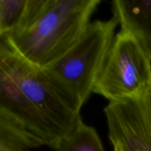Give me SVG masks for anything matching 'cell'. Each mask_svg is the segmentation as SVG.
<instances>
[{
    "mask_svg": "<svg viewBox=\"0 0 151 151\" xmlns=\"http://www.w3.org/2000/svg\"><path fill=\"white\" fill-rule=\"evenodd\" d=\"M100 0H47L30 24L5 34L13 50L28 63L45 69L81 38Z\"/></svg>",
    "mask_w": 151,
    "mask_h": 151,
    "instance_id": "cell-1",
    "label": "cell"
},
{
    "mask_svg": "<svg viewBox=\"0 0 151 151\" xmlns=\"http://www.w3.org/2000/svg\"><path fill=\"white\" fill-rule=\"evenodd\" d=\"M119 24L115 17L91 22L78 42L43 69L60 92L81 111L93 93Z\"/></svg>",
    "mask_w": 151,
    "mask_h": 151,
    "instance_id": "cell-2",
    "label": "cell"
},
{
    "mask_svg": "<svg viewBox=\"0 0 151 151\" xmlns=\"http://www.w3.org/2000/svg\"><path fill=\"white\" fill-rule=\"evenodd\" d=\"M0 65L62 137L82 120L81 111L60 92L44 69L28 63L19 55L5 35L0 38Z\"/></svg>",
    "mask_w": 151,
    "mask_h": 151,
    "instance_id": "cell-3",
    "label": "cell"
},
{
    "mask_svg": "<svg viewBox=\"0 0 151 151\" xmlns=\"http://www.w3.org/2000/svg\"><path fill=\"white\" fill-rule=\"evenodd\" d=\"M151 91V58L137 39L120 29L115 35L93 93L119 103Z\"/></svg>",
    "mask_w": 151,
    "mask_h": 151,
    "instance_id": "cell-4",
    "label": "cell"
},
{
    "mask_svg": "<svg viewBox=\"0 0 151 151\" xmlns=\"http://www.w3.org/2000/svg\"><path fill=\"white\" fill-rule=\"evenodd\" d=\"M0 119L24 134L35 148L55 150L62 136L26 98L13 78L0 65Z\"/></svg>",
    "mask_w": 151,
    "mask_h": 151,
    "instance_id": "cell-5",
    "label": "cell"
},
{
    "mask_svg": "<svg viewBox=\"0 0 151 151\" xmlns=\"http://www.w3.org/2000/svg\"><path fill=\"white\" fill-rule=\"evenodd\" d=\"M115 151H151V91L140 98L109 103L104 109Z\"/></svg>",
    "mask_w": 151,
    "mask_h": 151,
    "instance_id": "cell-6",
    "label": "cell"
},
{
    "mask_svg": "<svg viewBox=\"0 0 151 151\" xmlns=\"http://www.w3.org/2000/svg\"><path fill=\"white\" fill-rule=\"evenodd\" d=\"M111 4L120 29L132 35L151 58V0H114Z\"/></svg>",
    "mask_w": 151,
    "mask_h": 151,
    "instance_id": "cell-7",
    "label": "cell"
},
{
    "mask_svg": "<svg viewBox=\"0 0 151 151\" xmlns=\"http://www.w3.org/2000/svg\"><path fill=\"white\" fill-rule=\"evenodd\" d=\"M56 151H106L95 128L80 121L71 132L59 140Z\"/></svg>",
    "mask_w": 151,
    "mask_h": 151,
    "instance_id": "cell-8",
    "label": "cell"
},
{
    "mask_svg": "<svg viewBox=\"0 0 151 151\" xmlns=\"http://www.w3.org/2000/svg\"><path fill=\"white\" fill-rule=\"evenodd\" d=\"M27 0H0V38L19 24Z\"/></svg>",
    "mask_w": 151,
    "mask_h": 151,
    "instance_id": "cell-9",
    "label": "cell"
},
{
    "mask_svg": "<svg viewBox=\"0 0 151 151\" xmlns=\"http://www.w3.org/2000/svg\"><path fill=\"white\" fill-rule=\"evenodd\" d=\"M34 148L24 134L0 119V151H30Z\"/></svg>",
    "mask_w": 151,
    "mask_h": 151,
    "instance_id": "cell-10",
    "label": "cell"
},
{
    "mask_svg": "<svg viewBox=\"0 0 151 151\" xmlns=\"http://www.w3.org/2000/svg\"><path fill=\"white\" fill-rule=\"evenodd\" d=\"M114 151H115V150H114Z\"/></svg>",
    "mask_w": 151,
    "mask_h": 151,
    "instance_id": "cell-11",
    "label": "cell"
}]
</instances>
